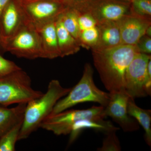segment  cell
I'll return each mask as SVG.
<instances>
[{"label":"cell","instance_id":"cell-1","mask_svg":"<svg viewBox=\"0 0 151 151\" xmlns=\"http://www.w3.org/2000/svg\"><path fill=\"white\" fill-rule=\"evenodd\" d=\"M139 52L136 45H125L103 50H92L94 66L109 93L124 89L127 68Z\"/></svg>","mask_w":151,"mask_h":151},{"label":"cell","instance_id":"cell-2","mask_svg":"<svg viewBox=\"0 0 151 151\" xmlns=\"http://www.w3.org/2000/svg\"><path fill=\"white\" fill-rule=\"evenodd\" d=\"M70 89L61 86L58 80L53 79L49 83L45 94L27 103L19 140L27 139L40 128L44 120L50 115L57 103L66 96Z\"/></svg>","mask_w":151,"mask_h":151},{"label":"cell","instance_id":"cell-3","mask_svg":"<svg viewBox=\"0 0 151 151\" xmlns=\"http://www.w3.org/2000/svg\"><path fill=\"white\" fill-rule=\"evenodd\" d=\"M94 70L89 63L84 65L83 75L80 81L64 98L60 99L55 105L49 116L68 110L79 103L94 102L104 108L110 100L109 93L99 89L93 79Z\"/></svg>","mask_w":151,"mask_h":151},{"label":"cell","instance_id":"cell-4","mask_svg":"<svg viewBox=\"0 0 151 151\" xmlns=\"http://www.w3.org/2000/svg\"><path fill=\"white\" fill-rule=\"evenodd\" d=\"M43 94L32 88L30 77L22 69L0 79V105L3 106L27 104Z\"/></svg>","mask_w":151,"mask_h":151},{"label":"cell","instance_id":"cell-5","mask_svg":"<svg viewBox=\"0 0 151 151\" xmlns=\"http://www.w3.org/2000/svg\"><path fill=\"white\" fill-rule=\"evenodd\" d=\"M3 50L20 58H44L40 33L29 23L6 39Z\"/></svg>","mask_w":151,"mask_h":151},{"label":"cell","instance_id":"cell-6","mask_svg":"<svg viewBox=\"0 0 151 151\" xmlns=\"http://www.w3.org/2000/svg\"><path fill=\"white\" fill-rule=\"evenodd\" d=\"M104 107L94 106L85 110H65L52 116H48L41 124L40 128L52 132L57 136L70 134L73 125L85 119L100 120L106 117Z\"/></svg>","mask_w":151,"mask_h":151},{"label":"cell","instance_id":"cell-7","mask_svg":"<svg viewBox=\"0 0 151 151\" xmlns=\"http://www.w3.org/2000/svg\"><path fill=\"white\" fill-rule=\"evenodd\" d=\"M21 1L28 22L37 31L47 24L56 21L66 8L60 1Z\"/></svg>","mask_w":151,"mask_h":151},{"label":"cell","instance_id":"cell-8","mask_svg":"<svg viewBox=\"0 0 151 151\" xmlns=\"http://www.w3.org/2000/svg\"><path fill=\"white\" fill-rule=\"evenodd\" d=\"M151 55H136L127 68L125 76L124 89L130 97L139 98L148 96L145 84L147 77V68Z\"/></svg>","mask_w":151,"mask_h":151},{"label":"cell","instance_id":"cell-9","mask_svg":"<svg viewBox=\"0 0 151 151\" xmlns=\"http://www.w3.org/2000/svg\"><path fill=\"white\" fill-rule=\"evenodd\" d=\"M109 94L110 100L108 105L104 108L105 117L109 116L112 118L124 132H133L139 130V123L128 114L127 104L131 97L125 89Z\"/></svg>","mask_w":151,"mask_h":151},{"label":"cell","instance_id":"cell-10","mask_svg":"<svg viewBox=\"0 0 151 151\" xmlns=\"http://www.w3.org/2000/svg\"><path fill=\"white\" fill-rule=\"evenodd\" d=\"M86 12H89L97 24L118 22L131 14L130 2L122 0H93Z\"/></svg>","mask_w":151,"mask_h":151},{"label":"cell","instance_id":"cell-11","mask_svg":"<svg viewBox=\"0 0 151 151\" xmlns=\"http://www.w3.org/2000/svg\"><path fill=\"white\" fill-rule=\"evenodd\" d=\"M28 23L21 1L9 0L0 19V34L5 41Z\"/></svg>","mask_w":151,"mask_h":151},{"label":"cell","instance_id":"cell-12","mask_svg":"<svg viewBox=\"0 0 151 151\" xmlns=\"http://www.w3.org/2000/svg\"><path fill=\"white\" fill-rule=\"evenodd\" d=\"M120 29L122 45H136L151 26V19L130 14L117 22Z\"/></svg>","mask_w":151,"mask_h":151},{"label":"cell","instance_id":"cell-13","mask_svg":"<svg viewBox=\"0 0 151 151\" xmlns=\"http://www.w3.org/2000/svg\"><path fill=\"white\" fill-rule=\"evenodd\" d=\"M99 37L97 45L92 50H103L122 45L120 29L117 22L97 24Z\"/></svg>","mask_w":151,"mask_h":151},{"label":"cell","instance_id":"cell-14","mask_svg":"<svg viewBox=\"0 0 151 151\" xmlns=\"http://www.w3.org/2000/svg\"><path fill=\"white\" fill-rule=\"evenodd\" d=\"M55 21L47 24L38 30L40 34L44 58L53 59L60 57Z\"/></svg>","mask_w":151,"mask_h":151},{"label":"cell","instance_id":"cell-15","mask_svg":"<svg viewBox=\"0 0 151 151\" xmlns=\"http://www.w3.org/2000/svg\"><path fill=\"white\" fill-rule=\"evenodd\" d=\"M27 104H18L12 108L0 105V138L12 129L22 123Z\"/></svg>","mask_w":151,"mask_h":151},{"label":"cell","instance_id":"cell-16","mask_svg":"<svg viewBox=\"0 0 151 151\" xmlns=\"http://www.w3.org/2000/svg\"><path fill=\"white\" fill-rule=\"evenodd\" d=\"M60 16L56 21L55 25L60 58H63L77 53L80 50L81 47L64 27Z\"/></svg>","mask_w":151,"mask_h":151},{"label":"cell","instance_id":"cell-17","mask_svg":"<svg viewBox=\"0 0 151 151\" xmlns=\"http://www.w3.org/2000/svg\"><path fill=\"white\" fill-rule=\"evenodd\" d=\"M86 129H92L103 132L105 134L116 132L119 128L114 126L110 121L85 119L80 120L73 125L70 133L69 143L73 142L82 131Z\"/></svg>","mask_w":151,"mask_h":151},{"label":"cell","instance_id":"cell-18","mask_svg":"<svg viewBox=\"0 0 151 151\" xmlns=\"http://www.w3.org/2000/svg\"><path fill=\"white\" fill-rule=\"evenodd\" d=\"M127 111L130 116L136 119L145 131L146 142L151 146V111L140 108L135 103L134 99L130 97L127 104Z\"/></svg>","mask_w":151,"mask_h":151},{"label":"cell","instance_id":"cell-19","mask_svg":"<svg viewBox=\"0 0 151 151\" xmlns=\"http://www.w3.org/2000/svg\"><path fill=\"white\" fill-rule=\"evenodd\" d=\"M78 13L79 12L74 9L66 7L60 16L64 27L78 42L80 34L78 23Z\"/></svg>","mask_w":151,"mask_h":151},{"label":"cell","instance_id":"cell-20","mask_svg":"<svg viewBox=\"0 0 151 151\" xmlns=\"http://www.w3.org/2000/svg\"><path fill=\"white\" fill-rule=\"evenodd\" d=\"M22 123L19 124L0 138V151H15L17 142Z\"/></svg>","mask_w":151,"mask_h":151},{"label":"cell","instance_id":"cell-21","mask_svg":"<svg viewBox=\"0 0 151 151\" xmlns=\"http://www.w3.org/2000/svg\"><path fill=\"white\" fill-rule=\"evenodd\" d=\"M99 37V30L96 26L80 32L78 43L81 47L92 49L97 45Z\"/></svg>","mask_w":151,"mask_h":151},{"label":"cell","instance_id":"cell-22","mask_svg":"<svg viewBox=\"0 0 151 151\" xmlns=\"http://www.w3.org/2000/svg\"><path fill=\"white\" fill-rule=\"evenodd\" d=\"M130 13L151 19V0H131Z\"/></svg>","mask_w":151,"mask_h":151},{"label":"cell","instance_id":"cell-23","mask_svg":"<svg viewBox=\"0 0 151 151\" xmlns=\"http://www.w3.org/2000/svg\"><path fill=\"white\" fill-rule=\"evenodd\" d=\"M116 132H113L106 134L103 141V145L98 149L99 151H119L121 147L119 138L116 134Z\"/></svg>","mask_w":151,"mask_h":151},{"label":"cell","instance_id":"cell-24","mask_svg":"<svg viewBox=\"0 0 151 151\" xmlns=\"http://www.w3.org/2000/svg\"><path fill=\"white\" fill-rule=\"evenodd\" d=\"M21 69L15 63L5 59L0 54V79Z\"/></svg>","mask_w":151,"mask_h":151},{"label":"cell","instance_id":"cell-25","mask_svg":"<svg viewBox=\"0 0 151 151\" xmlns=\"http://www.w3.org/2000/svg\"><path fill=\"white\" fill-rule=\"evenodd\" d=\"M78 26L79 31L94 27L97 26V21L89 12L80 13L78 16Z\"/></svg>","mask_w":151,"mask_h":151},{"label":"cell","instance_id":"cell-26","mask_svg":"<svg viewBox=\"0 0 151 151\" xmlns=\"http://www.w3.org/2000/svg\"><path fill=\"white\" fill-rule=\"evenodd\" d=\"M66 7L73 9L80 13L86 12L93 0H61Z\"/></svg>","mask_w":151,"mask_h":151},{"label":"cell","instance_id":"cell-27","mask_svg":"<svg viewBox=\"0 0 151 151\" xmlns=\"http://www.w3.org/2000/svg\"><path fill=\"white\" fill-rule=\"evenodd\" d=\"M136 45L139 53L151 55V37L145 35L139 40Z\"/></svg>","mask_w":151,"mask_h":151},{"label":"cell","instance_id":"cell-28","mask_svg":"<svg viewBox=\"0 0 151 151\" xmlns=\"http://www.w3.org/2000/svg\"><path fill=\"white\" fill-rule=\"evenodd\" d=\"M147 81L145 84L146 91L148 95H151V59L149 60L147 68Z\"/></svg>","mask_w":151,"mask_h":151},{"label":"cell","instance_id":"cell-29","mask_svg":"<svg viewBox=\"0 0 151 151\" xmlns=\"http://www.w3.org/2000/svg\"><path fill=\"white\" fill-rule=\"evenodd\" d=\"M9 0H0V19L4 9Z\"/></svg>","mask_w":151,"mask_h":151},{"label":"cell","instance_id":"cell-30","mask_svg":"<svg viewBox=\"0 0 151 151\" xmlns=\"http://www.w3.org/2000/svg\"><path fill=\"white\" fill-rule=\"evenodd\" d=\"M5 40L0 34V48L3 50L4 44Z\"/></svg>","mask_w":151,"mask_h":151},{"label":"cell","instance_id":"cell-31","mask_svg":"<svg viewBox=\"0 0 151 151\" xmlns=\"http://www.w3.org/2000/svg\"><path fill=\"white\" fill-rule=\"evenodd\" d=\"M145 35L148 36L150 37H151V26H150L147 29V30H146Z\"/></svg>","mask_w":151,"mask_h":151},{"label":"cell","instance_id":"cell-32","mask_svg":"<svg viewBox=\"0 0 151 151\" xmlns=\"http://www.w3.org/2000/svg\"><path fill=\"white\" fill-rule=\"evenodd\" d=\"M23 2H30L36 1H42V0H21ZM53 1H60L61 0H53Z\"/></svg>","mask_w":151,"mask_h":151},{"label":"cell","instance_id":"cell-33","mask_svg":"<svg viewBox=\"0 0 151 151\" xmlns=\"http://www.w3.org/2000/svg\"><path fill=\"white\" fill-rule=\"evenodd\" d=\"M122 1H126L131 2V0H122Z\"/></svg>","mask_w":151,"mask_h":151}]
</instances>
